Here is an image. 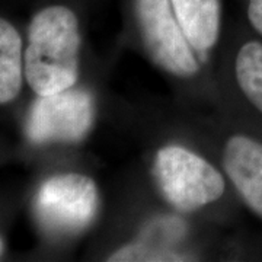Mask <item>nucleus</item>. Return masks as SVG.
I'll use <instances>...</instances> for the list:
<instances>
[{"label":"nucleus","mask_w":262,"mask_h":262,"mask_svg":"<svg viewBox=\"0 0 262 262\" xmlns=\"http://www.w3.org/2000/svg\"><path fill=\"white\" fill-rule=\"evenodd\" d=\"M80 34L76 15L66 6L39 10L28 28L25 77L31 89L50 95L70 89L79 76Z\"/></svg>","instance_id":"1"},{"label":"nucleus","mask_w":262,"mask_h":262,"mask_svg":"<svg viewBox=\"0 0 262 262\" xmlns=\"http://www.w3.org/2000/svg\"><path fill=\"white\" fill-rule=\"evenodd\" d=\"M155 175L169 204L181 211H195L217 201L225 192V179L206 159L179 146L158 151Z\"/></svg>","instance_id":"2"},{"label":"nucleus","mask_w":262,"mask_h":262,"mask_svg":"<svg viewBox=\"0 0 262 262\" xmlns=\"http://www.w3.org/2000/svg\"><path fill=\"white\" fill-rule=\"evenodd\" d=\"M98 188L89 177L66 173L47 179L35 196L39 226L51 234L67 236L84 230L98 213Z\"/></svg>","instance_id":"3"},{"label":"nucleus","mask_w":262,"mask_h":262,"mask_svg":"<svg viewBox=\"0 0 262 262\" xmlns=\"http://www.w3.org/2000/svg\"><path fill=\"white\" fill-rule=\"evenodd\" d=\"M94 118V99L84 91L41 95L29 111L27 136L35 144L76 143L91 131Z\"/></svg>","instance_id":"4"},{"label":"nucleus","mask_w":262,"mask_h":262,"mask_svg":"<svg viewBox=\"0 0 262 262\" xmlns=\"http://www.w3.org/2000/svg\"><path fill=\"white\" fill-rule=\"evenodd\" d=\"M170 3L172 0H136V16L150 57L169 73L189 77L198 72V63Z\"/></svg>","instance_id":"5"},{"label":"nucleus","mask_w":262,"mask_h":262,"mask_svg":"<svg viewBox=\"0 0 262 262\" xmlns=\"http://www.w3.org/2000/svg\"><path fill=\"white\" fill-rule=\"evenodd\" d=\"M223 165L245 203L262 219V143L246 136L230 137Z\"/></svg>","instance_id":"6"},{"label":"nucleus","mask_w":262,"mask_h":262,"mask_svg":"<svg viewBox=\"0 0 262 262\" xmlns=\"http://www.w3.org/2000/svg\"><path fill=\"white\" fill-rule=\"evenodd\" d=\"M172 6L188 42L196 51H208L220 31V0H172Z\"/></svg>","instance_id":"7"},{"label":"nucleus","mask_w":262,"mask_h":262,"mask_svg":"<svg viewBox=\"0 0 262 262\" xmlns=\"http://www.w3.org/2000/svg\"><path fill=\"white\" fill-rule=\"evenodd\" d=\"M22 39L15 27L0 20V102H12L22 88Z\"/></svg>","instance_id":"8"},{"label":"nucleus","mask_w":262,"mask_h":262,"mask_svg":"<svg viewBox=\"0 0 262 262\" xmlns=\"http://www.w3.org/2000/svg\"><path fill=\"white\" fill-rule=\"evenodd\" d=\"M236 77L246 98L262 114V44L246 42L236 58Z\"/></svg>","instance_id":"9"},{"label":"nucleus","mask_w":262,"mask_h":262,"mask_svg":"<svg viewBox=\"0 0 262 262\" xmlns=\"http://www.w3.org/2000/svg\"><path fill=\"white\" fill-rule=\"evenodd\" d=\"M182 261L178 255L162 252V251H151L144 245H130L121 248L120 251L113 253L108 261Z\"/></svg>","instance_id":"10"},{"label":"nucleus","mask_w":262,"mask_h":262,"mask_svg":"<svg viewBox=\"0 0 262 262\" xmlns=\"http://www.w3.org/2000/svg\"><path fill=\"white\" fill-rule=\"evenodd\" d=\"M248 16L252 27L262 34V0H251L248 8Z\"/></svg>","instance_id":"11"}]
</instances>
